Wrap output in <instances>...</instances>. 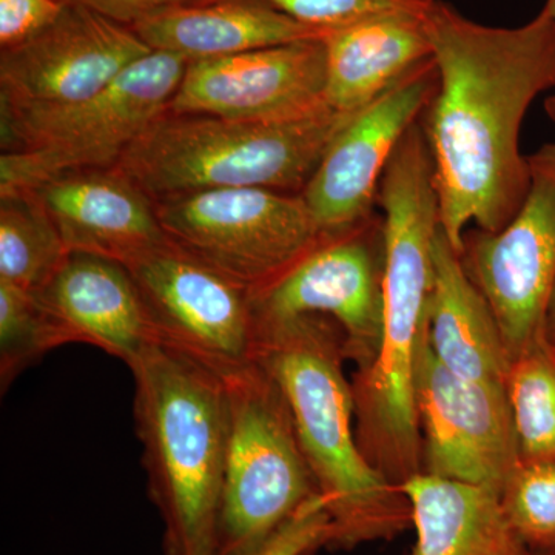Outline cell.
<instances>
[{"label": "cell", "instance_id": "obj_5", "mask_svg": "<svg viewBox=\"0 0 555 555\" xmlns=\"http://www.w3.org/2000/svg\"><path fill=\"white\" fill-rule=\"evenodd\" d=\"M353 115L326 107L298 119L241 120L166 109L116 167L153 201L224 189L301 195Z\"/></svg>", "mask_w": 555, "mask_h": 555}, {"label": "cell", "instance_id": "obj_24", "mask_svg": "<svg viewBox=\"0 0 555 555\" xmlns=\"http://www.w3.org/2000/svg\"><path fill=\"white\" fill-rule=\"evenodd\" d=\"M64 346L33 292L0 281V386L11 383L50 350Z\"/></svg>", "mask_w": 555, "mask_h": 555}, {"label": "cell", "instance_id": "obj_15", "mask_svg": "<svg viewBox=\"0 0 555 555\" xmlns=\"http://www.w3.org/2000/svg\"><path fill=\"white\" fill-rule=\"evenodd\" d=\"M438 86L429 60L385 94L358 109L339 131L301 193L321 230L337 233L374 214L383 175Z\"/></svg>", "mask_w": 555, "mask_h": 555}, {"label": "cell", "instance_id": "obj_28", "mask_svg": "<svg viewBox=\"0 0 555 555\" xmlns=\"http://www.w3.org/2000/svg\"><path fill=\"white\" fill-rule=\"evenodd\" d=\"M64 0H0V47L20 46L49 27Z\"/></svg>", "mask_w": 555, "mask_h": 555}, {"label": "cell", "instance_id": "obj_30", "mask_svg": "<svg viewBox=\"0 0 555 555\" xmlns=\"http://www.w3.org/2000/svg\"><path fill=\"white\" fill-rule=\"evenodd\" d=\"M546 334L547 339L555 346V294L553 302H551L550 315H547Z\"/></svg>", "mask_w": 555, "mask_h": 555}, {"label": "cell", "instance_id": "obj_29", "mask_svg": "<svg viewBox=\"0 0 555 555\" xmlns=\"http://www.w3.org/2000/svg\"><path fill=\"white\" fill-rule=\"evenodd\" d=\"M65 2H76L89 7L90 10L96 11L102 16L131 28L155 14L173 9V7L192 3L193 0H65Z\"/></svg>", "mask_w": 555, "mask_h": 555}, {"label": "cell", "instance_id": "obj_10", "mask_svg": "<svg viewBox=\"0 0 555 555\" xmlns=\"http://www.w3.org/2000/svg\"><path fill=\"white\" fill-rule=\"evenodd\" d=\"M528 160L531 184L520 210L499 232H466L462 250L511 361L547 337L555 294V142Z\"/></svg>", "mask_w": 555, "mask_h": 555}, {"label": "cell", "instance_id": "obj_31", "mask_svg": "<svg viewBox=\"0 0 555 555\" xmlns=\"http://www.w3.org/2000/svg\"><path fill=\"white\" fill-rule=\"evenodd\" d=\"M545 112L547 118L555 122V93L545 101Z\"/></svg>", "mask_w": 555, "mask_h": 555}, {"label": "cell", "instance_id": "obj_1", "mask_svg": "<svg viewBox=\"0 0 555 555\" xmlns=\"http://www.w3.org/2000/svg\"><path fill=\"white\" fill-rule=\"evenodd\" d=\"M426 22L438 86L420 122L440 228L462 254L470 222L499 232L528 195L520 131L532 102L555 89V22L542 9L518 27H491L444 0H436Z\"/></svg>", "mask_w": 555, "mask_h": 555}, {"label": "cell", "instance_id": "obj_26", "mask_svg": "<svg viewBox=\"0 0 555 555\" xmlns=\"http://www.w3.org/2000/svg\"><path fill=\"white\" fill-rule=\"evenodd\" d=\"M215 0H193L192 3H207ZM288 17L331 31L346 27L366 17L386 13L426 14L436 0H262Z\"/></svg>", "mask_w": 555, "mask_h": 555}, {"label": "cell", "instance_id": "obj_6", "mask_svg": "<svg viewBox=\"0 0 555 555\" xmlns=\"http://www.w3.org/2000/svg\"><path fill=\"white\" fill-rule=\"evenodd\" d=\"M188 57L150 51L89 98L62 107L2 109L0 193L16 192L64 171L108 169L169 107Z\"/></svg>", "mask_w": 555, "mask_h": 555}, {"label": "cell", "instance_id": "obj_3", "mask_svg": "<svg viewBox=\"0 0 555 555\" xmlns=\"http://www.w3.org/2000/svg\"><path fill=\"white\" fill-rule=\"evenodd\" d=\"M331 318L258 321V361L283 389L318 494L334 525L331 546L390 539L412 524L400 486L372 465L353 433L345 334Z\"/></svg>", "mask_w": 555, "mask_h": 555}, {"label": "cell", "instance_id": "obj_25", "mask_svg": "<svg viewBox=\"0 0 555 555\" xmlns=\"http://www.w3.org/2000/svg\"><path fill=\"white\" fill-rule=\"evenodd\" d=\"M500 499L528 550H555V462L520 460Z\"/></svg>", "mask_w": 555, "mask_h": 555}, {"label": "cell", "instance_id": "obj_8", "mask_svg": "<svg viewBox=\"0 0 555 555\" xmlns=\"http://www.w3.org/2000/svg\"><path fill=\"white\" fill-rule=\"evenodd\" d=\"M167 238L254 297L327 236L301 195L224 189L153 201Z\"/></svg>", "mask_w": 555, "mask_h": 555}, {"label": "cell", "instance_id": "obj_9", "mask_svg": "<svg viewBox=\"0 0 555 555\" xmlns=\"http://www.w3.org/2000/svg\"><path fill=\"white\" fill-rule=\"evenodd\" d=\"M129 269L160 347L225 378L258 363L254 294L170 240Z\"/></svg>", "mask_w": 555, "mask_h": 555}, {"label": "cell", "instance_id": "obj_16", "mask_svg": "<svg viewBox=\"0 0 555 555\" xmlns=\"http://www.w3.org/2000/svg\"><path fill=\"white\" fill-rule=\"evenodd\" d=\"M68 251L129 264L166 243L155 203L118 167L64 171L24 190Z\"/></svg>", "mask_w": 555, "mask_h": 555}, {"label": "cell", "instance_id": "obj_14", "mask_svg": "<svg viewBox=\"0 0 555 555\" xmlns=\"http://www.w3.org/2000/svg\"><path fill=\"white\" fill-rule=\"evenodd\" d=\"M323 39L190 61L169 112L241 120L305 118L331 107Z\"/></svg>", "mask_w": 555, "mask_h": 555}, {"label": "cell", "instance_id": "obj_2", "mask_svg": "<svg viewBox=\"0 0 555 555\" xmlns=\"http://www.w3.org/2000/svg\"><path fill=\"white\" fill-rule=\"evenodd\" d=\"M383 211V331L377 357L352 385L357 440L383 476L400 486L422 473L416 369L429 339L434 240L440 210L434 163L420 119L404 134L379 184Z\"/></svg>", "mask_w": 555, "mask_h": 555}, {"label": "cell", "instance_id": "obj_17", "mask_svg": "<svg viewBox=\"0 0 555 555\" xmlns=\"http://www.w3.org/2000/svg\"><path fill=\"white\" fill-rule=\"evenodd\" d=\"M62 343H82L133 366L159 346L129 269L98 255L69 251L57 272L33 292Z\"/></svg>", "mask_w": 555, "mask_h": 555}, {"label": "cell", "instance_id": "obj_21", "mask_svg": "<svg viewBox=\"0 0 555 555\" xmlns=\"http://www.w3.org/2000/svg\"><path fill=\"white\" fill-rule=\"evenodd\" d=\"M416 542L409 555H529L499 492L418 473L400 485Z\"/></svg>", "mask_w": 555, "mask_h": 555}, {"label": "cell", "instance_id": "obj_11", "mask_svg": "<svg viewBox=\"0 0 555 555\" xmlns=\"http://www.w3.org/2000/svg\"><path fill=\"white\" fill-rule=\"evenodd\" d=\"M383 215L332 233L286 276L254 297L258 321L331 318L345 334V356L360 369L377 357L383 331Z\"/></svg>", "mask_w": 555, "mask_h": 555}, {"label": "cell", "instance_id": "obj_19", "mask_svg": "<svg viewBox=\"0 0 555 555\" xmlns=\"http://www.w3.org/2000/svg\"><path fill=\"white\" fill-rule=\"evenodd\" d=\"M433 257L429 346L434 356L456 377L506 387L511 360L495 318L467 275L462 254L441 228L434 240Z\"/></svg>", "mask_w": 555, "mask_h": 555}, {"label": "cell", "instance_id": "obj_13", "mask_svg": "<svg viewBox=\"0 0 555 555\" xmlns=\"http://www.w3.org/2000/svg\"><path fill=\"white\" fill-rule=\"evenodd\" d=\"M423 473L481 486L502 495L520 463L506 387L467 382L448 371L429 346L416 369Z\"/></svg>", "mask_w": 555, "mask_h": 555}, {"label": "cell", "instance_id": "obj_12", "mask_svg": "<svg viewBox=\"0 0 555 555\" xmlns=\"http://www.w3.org/2000/svg\"><path fill=\"white\" fill-rule=\"evenodd\" d=\"M150 51L130 27L65 2L49 27L0 50V109L53 108L89 100Z\"/></svg>", "mask_w": 555, "mask_h": 555}, {"label": "cell", "instance_id": "obj_22", "mask_svg": "<svg viewBox=\"0 0 555 555\" xmlns=\"http://www.w3.org/2000/svg\"><path fill=\"white\" fill-rule=\"evenodd\" d=\"M53 222L24 192L0 193V281L38 292L68 257Z\"/></svg>", "mask_w": 555, "mask_h": 555}, {"label": "cell", "instance_id": "obj_20", "mask_svg": "<svg viewBox=\"0 0 555 555\" xmlns=\"http://www.w3.org/2000/svg\"><path fill=\"white\" fill-rule=\"evenodd\" d=\"M131 30L150 49L189 61L324 39L328 33L299 24L262 0L185 3L139 22Z\"/></svg>", "mask_w": 555, "mask_h": 555}, {"label": "cell", "instance_id": "obj_23", "mask_svg": "<svg viewBox=\"0 0 555 555\" xmlns=\"http://www.w3.org/2000/svg\"><path fill=\"white\" fill-rule=\"evenodd\" d=\"M506 393L520 460L555 462V346L547 337L511 361Z\"/></svg>", "mask_w": 555, "mask_h": 555}, {"label": "cell", "instance_id": "obj_32", "mask_svg": "<svg viewBox=\"0 0 555 555\" xmlns=\"http://www.w3.org/2000/svg\"><path fill=\"white\" fill-rule=\"evenodd\" d=\"M543 10H546L547 14H550L555 22V0H546L545 5H543Z\"/></svg>", "mask_w": 555, "mask_h": 555}, {"label": "cell", "instance_id": "obj_18", "mask_svg": "<svg viewBox=\"0 0 555 555\" xmlns=\"http://www.w3.org/2000/svg\"><path fill=\"white\" fill-rule=\"evenodd\" d=\"M426 20L427 13H386L328 31L327 104L357 113L433 60Z\"/></svg>", "mask_w": 555, "mask_h": 555}, {"label": "cell", "instance_id": "obj_4", "mask_svg": "<svg viewBox=\"0 0 555 555\" xmlns=\"http://www.w3.org/2000/svg\"><path fill=\"white\" fill-rule=\"evenodd\" d=\"M133 415L164 555H217L229 444L224 379L155 346L130 367Z\"/></svg>", "mask_w": 555, "mask_h": 555}, {"label": "cell", "instance_id": "obj_27", "mask_svg": "<svg viewBox=\"0 0 555 555\" xmlns=\"http://www.w3.org/2000/svg\"><path fill=\"white\" fill-rule=\"evenodd\" d=\"M334 525L323 496L317 494L301 511L257 550L243 555H312L331 546Z\"/></svg>", "mask_w": 555, "mask_h": 555}, {"label": "cell", "instance_id": "obj_7", "mask_svg": "<svg viewBox=\"0 0 555 555\" xmlns=\"http://www.w3.org/2000/svg\"><path fill=\"white\" fill-rule=\"evenodd\" d=\"M229 444L217 555L257 550L318 494L283 389L261 363L222 378Z\"/></svg>", "mask_w": 555, "mask_h": 555}]
</instances>
